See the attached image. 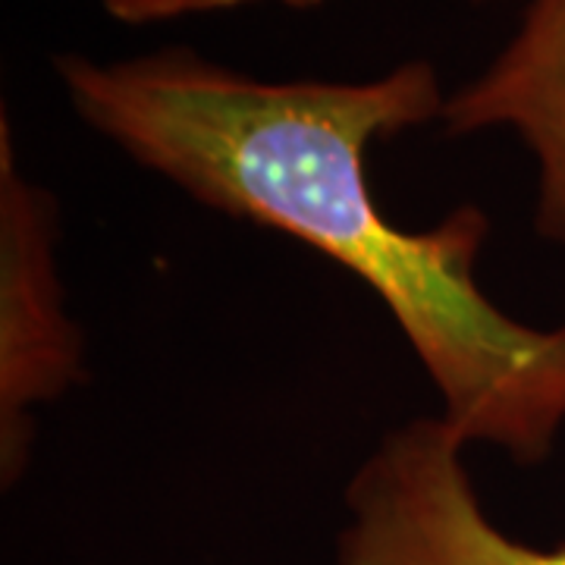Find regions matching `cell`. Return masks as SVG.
Returning <instances> with one entry per match:
<instances>
[{"label": "cell", "instance_id": "6da1fadb", "mask_svg": "<svg viewBox=\"0 0 565 565\" xmlns=\"http://www.w3.org/2000/svg\"><path fill=\"white\" fill-rule=\"evenodd\" d=\"M70 107L129 161L236 221L311 245L384 302L468 446L541 465L565 430V323L515 321L478 282L490 217L459 204L427 230L384 214L374 141L440 122L434 63L374 79H258L192 47L126 61L57 54Z\"/></svg>", "mask_w": 565, "mask_h": 565}, {"label": "cell", "instance_id": "3957f363", "mask_svg": "<svg viewBox=\"0 0 565 565\" xmlns=\"http://www.w3.org/2000/svg\"><path fill=\"white\" fill-rule=\"evenodd\" d=\"M61 211L29 180L13 126L0 120V481L20 484L41 405L85 384V337L57 270Z\"/></svg>", "mask_w": 565, "mask_h": 565}, {"label": "cell", "instance_id": "7a4b0ae2", "mask_svg": "<svg viewBox=\"0 0 565 565\" xmlns=\"http://www.w3.org/2000/svg\"><path fill=\"white\" fill-rule=\"evenodd\" d=\"M465 449L440 415L386 430L345 484L333 565H565V544L531 546L487 515Z\"/></svg>", "mask_w": 565, "mask_h": 565}, {"label": "cell", "instance_id": "5b68a950", "mask_svg": "<svg viewBox=\"0 0 565 565\" xmlns=\"http://www.w3.org/2000/svg\"><path fill=\"white\" fill-rule=\"evenodd\" d=\"M245 3H262V0H102V7L114 20L129 22V25L180 20V17H195V13H217V10H233V7H245ZM274 3L308 10L323 0H274Z\"/></svg>", "mask_w": 565, "mask_h": 565}, {"label": "cell", "instance_id": "8992f818", "mask_svg": "<svg viewBox=\"0 0 565 565\" xmlns=\"http://www.w3.org/2000/svg\"><path fill=\"white\" fill-rule=\"evenodd\" d=\"M468 3H500V0H468Z\"/></svg>", "mask_w": 565, "mask_h": 565}, {"label": "cell", "instance_id": "277c9868", "mask_svg": "<svg viewBox=\"0 0 565 565\" xmlns=\"http://www.w3.org/2000/svg\"><path fill=\"white\" fill-rule=\"evenodd\" d=\"M446 136L505 129L534 161V230L565 248V0H525L512 39L446 95Z\"/></svg>", "mask_w": 565, "mask_h": 565}]
</instances>
